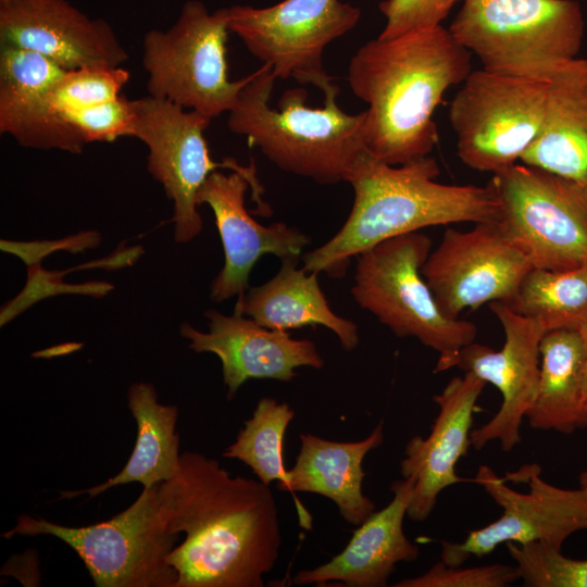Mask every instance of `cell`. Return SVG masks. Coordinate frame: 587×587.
<instances>
[{
    "label": "cell",
    "mask_w": 587,
    "mask_h": 587,
    "mask_svg": "<svg viewBox=\"0 0 587 587\" xmlns=\"http://www.w3.org/2000/svg\"><path fill=\"white\" fill-rule=\"evenodd\" d=\"M170 529L185 534L167 557L175 587H262L282 546L270 485L232 476L215 459L184 451L176 474L158 487Z\"/></svg>",
    "instance_id": "cell-1"
},
{
    "label": "cell",
    "mask_w": 587,
    "mask_h": 587,
    "mask_svg": "<svg viewBox=\"0 0 587 587\" xmlns=\"http://www.w3.org/2000/svg\"><path fill=\"white\" fill-rule=\"evenodd\" d=\"M472 53L442 25L377 37L352 55L348 80L365 110L367 151L390 165L426 157L438 142L434 112L472 72Z\"/></svg>",
    "instance_id": "cell-2"
},
{
    "label": "cell",
    "mask_w": 587,
    "mask_h": 587,
    "mask_svg": "<svg viewBox=\"0 0 587 587\" xmlns=\"http://www.w3.org/2000/svg\"><path fill=\"white\" fill-rule=\"evenodd\" d=\"M439 174L429 155L390 165L364 149L345 178L354 193L348 218L328 241L302 255L303 267L340 278L353 257L386 239L428 226L499 218L488 185L441 184Z\"/></svg>",
    "instance_id": "cell-3"
},
{
    "label": "cell",
    "mask_w": 587,
    "mask_h": 587,
    "mask_svg": "<svg viewBox=\"0 0 587 587\" xmlns=\"http://www.w3.org/2000/svg\"><path fill=\"white\" fill-rule=\"evenodd\" d=\"M276 76L263 64L250 74L236 107L228 112L227 126L243 136L282 171L319 184L345 180L364 150L365 111L348 114L337 98L338 85L324 95L322 108L305 105L308 92L286 90L274 109L270 105Z\"/></svg>",
    "instance_id": "cell-4"
},
{
    "label": "cell",
    "mask_w": 587,
    "mask_h": 587,
    "mask_svg": "<svg viewBox=\"0 0 587 587\" xmlns=\"http://www.w3.org/2000/svg\"><path fill=\"white\" fill-rule=\"evenodd\" d=\"M448 29L483 68L548 83L577 58L585 23L575 0H463Z\"/></svg>",
    "instance_id": "cell-5"
},
{
    "label": "cell",
    "mask_w": 587,
    "mask_h": 587,
    "mask_svg": "<svg viewBox=\"0 0 587 587\" xmlns=\"http://www.w3.org/2000/svg\"><path fill=\"white\" fill-rule=\"evenodd\" d=\"M158 487L142 488L127 509L103 522L73 527L21 514L2 537L60 539L76 552L96 587H175L177 574L167 557L180 535L162 516Z\"/></svg>",
    "instance_id": "cell-6"
},
{
    "label": "cell",
    "mask_w": 587,
    "mask_h": 587,
    "mask_svg": "<svg viewBox=\"0 0 587 587\" xmlns=\"http://www.w3.org/2000/svg\"><path fill=\"white\" fill-rule=\"evenodd\" d=\"M430 248V238L420 230L373 246L357 257L351 292L395 335L414 337L444 358L473 342L477 327L439 310L422 275Z\"/></svg>",
    "instance_id": "cell-7"
},
{
    "label": "cell",
    "mask_w": 587,
    "mask_h": 587,
    "mask_svg": "<svg viewBox=\"0 0 587 587\" xmlns=\"http://www.w3.org/2000/svg\"><path fill=\"white\" fill-rule=\"evenodd\" d=\"M228 8L210 12L188 0L166 30L150 29L142 40V66L148 91L212 120L237 104L248 76L230 80L226 40Z\"/></svg>",
    "instance_id": "cell-8"
},
{
    "label": "cell",
    "mask_w": 587,
    "mask_h": 587,
    "mask_svg": "<svg viewBox=\"0 0 587 587\" xmlns=\"http://www.w3.org/2000/svg\"><path fill=\"white\" fill-rule=\"evenodd\" d=\"M500 207L498 222L534 267L587 265V187L530 165L513 164L487 184Z\"/></svg>",
    "instance_id": "cell-9"
},
{
    "label": "cell",
    "mask_w": 587,
    "mask_h": 587,
    "mask_svg": "<svg viewBox=\"0 0 587 587\" xmlns=\"http://www.w3.org/2000/svg\"><path fill=\"white\" fill-rule=\"evenodd\" d=\"M502 509L499 519L471 530L464 540H441V561L463 565L483 558L499 545L545 542L557 549L574 533L587 530V489H564L541 477L537 463H527L499 477L480 465L473 479Z\"/></svg>",
    "instance_id": "cell-10"
},
{
    "label": "cell",
    "mask_w": 587,
    "mask_h": 587,
    "mask_svg": "<svg viewBox=\"0 0 587 587\" xmlns=\"http://www.w3.org/2000/svg\"><path fill=\"white\" fill-rule=\"evenodd\" d=\"M133 137L148 148V171L174 203V236L186 243L202 230L197 193L217 167L245 174L253 184L252 197L259 211L268 207L261 199L263 188L255 166L240 165L233 158L215 162L210 155L204 130L211 120L168 100L150 95L130 100Z\"/></svg>",
    "instance_id": "cell-11"
},
{
    "label": "cell",
    "mask_w": 587,
    "mask_h": 587,
    "mask_svg": "<svg viewBox=\"0 0 587 587\" xmlns=\"http://www.w3.org/2000/svg\"><path fill=\"white\" fill-rule=\"evenodd\" d=\"M546 93L547 83L472 71L449 108L459 159L492 174L521 161L541 129Z\"/></svg>",
    "instance_id": "cell-12"
},
{
    "label": "cell",
    "mask_w": 587,
    "mask_h": 587,
    "mask_svg": "<svg viewBox=\"0 0 587 587\" xmlns=\"http://www.w3.org/2000/svg\"><path fill=\"white\" fill-rule=\"evenodd\" d=\"M361 10L340 0H283L267 8H228V28L276 78L311 84L324 93L335 84L323 52L353 29Z\"/></svg>",
    "instance_id": "cell-13"
},
{
    "label": "cell",
    "mask_w": 587,
    "mask_h": 587,
    "mask_svg": "<svg viewBox=\"0 0 587 587\" xmlns=\"http://www.w3.org/2000/svg\"><path fill=\"white\" fill-rule=\"evenodd\" d=\"M533 267L497 220L475 223L469 230L447 228L422 275L444 315L459 319L465 309L509 302Z\"/></svg>",
    "instance_id": "cell-14"
},
{
    "label": "cell",
    "mask_w": 587,
    "mask_h": 587,
    "mask_svg": "<svg viewBox=\"0 0 587 587\" xmlns=\"http://www.w3.org/2000/svg\"><path fill=\"white\" fill-rule=\"evenodd\" d=\"M504 332V344L494 350L471 342L452 355L439 358L435 373L458 367L471 372L486 384L494 385L502 396L497 413L484 425L471 432V442L480 450L498 440L504 452L521 444V425L532 407L540 372V340L546 333L536 321L513 311L502 301L489 303Z\"/></svg>",
    "instance_id": "cell-15"
},
{
    "label": "cell",
    "mask_w": 587,
    "mask_h": 587,
    "mask_svg": "<svg viewBox=\"0 0 587 587\" xmlns=\"http://www.w3.org/2000/svg\"><path fill=\"white\" fill-rule=\"evenodd\" d=\"M1 47L38 52L65 71L122 66L128 53L112 26L67 0L0 2Z\"/></svg>",
    "instance_id": "cell-16"
},
{
    "label": "cell",
    "mask_w": 587,
    "mask_h": 587,
    "mask_svg": "<svg viewBox=\"0 0 587 587\" xmlns=\"http://www.w3.org/2000/svg\"><path fill=\"white\" fill-rule=\"evenodd\" d=\"M249 177L239 172H213L197 193V203L208 204L224 249V265L211 284L210 297L222 302L237 296L240 301L249 289V277L254 264L264 254H274L282 261L299 260L310 243L307 235L283 222L264 226L257 222L245 205Z\"/></svg>",
    "instance_id": "cell-17"
},
{
    "label": "cell",
    "mask_w": 587,
    "mask_h": 587,
    "mask_svg": "<svg viewBox=\"0 0 587 587\" xmlns=\"http://www.w3.org/2000/svg\"><path fill=\"white\" fill-rule=\"evenodd\" d=\"M209 332L189 323L180 326V335L197 353L215 354L222 364L227 398L232 399L248 379L290 382L296 369H321L324 360L313 341L294 339L287 330L271 329L250 317L235 313L225 315L208 310Z\"/></svg>",
    "instance_id": "cell-18"
},
{
    "label": "cell",
    "mask_w": 587,
    "mask_h": 587,
    "mask_svg": "<svg viewBox=\"0 0 587 587\" xmlns=\"http://www.w3.org/2000/svg\"><path fill=\"white\" fill-rule=\"evenodd\" d=\"M485 385L471 372L451 378L433 398L439 411L428 436L416 435L408 441L400 467L403 478L413 479L410 520L425 521L440 492L464 480L457 475L455 464L472 446L473 415Z\"/></svg>",
    "instance_id": "cell-19"
},
{
    "label": "cell",
    "mask_w": 587,
    "mask_h": 587,
    "mask_svg": "<svg viewBox=\"0 0 587 587\" xmlns=\"http://www.w3.org/2000/svg\"><path fill=\"white\" fill-rule=\"evenodd\" d=\"M65 72L38 52L1 47L0 132L23 147L82 153L85 141L49 97Z\"/></svg>",
    "instance_id": "cell-20"
},
{
    "label": "cell",
    "mask_w": 587,
    "mask_h": 587,
    "mask_svg": "<svg viewBox=\"0 0 587 587\" xmlns=\"http://www.w3.org/2000/svg\"><path fill=\"white\" fill-rule=\"evenodd\" d=\"M391 501L374 512L354 530L346 548L328 562L302 570L297 585H326L339 582L349 587H384L397 563L419 558V547L403 532V520L413 494V479L392 483Z\"/></svg>",
    "instance_id": "cell-21"
},
{
    "label": "cell",
    "mask_w": 587,
    "mask_h": 587,
    "mask_svg": "<svg viewBox=\"0 0 587 587\" xmlns=\"http://www.w3.org/2000/svg\"><path fill=\"white\" fill-rule=\"evenodd\" d=\"M521 161L587 187V59H573L547 83L541 129Z\"/></svg>",
    "instance_id": "cell-22"
},
{
    "label": "cell",
    "mask_w": 587,
    "mask_h": 587,
    "mask_svg": "<svg viewBox=\"0 0 587 587\" xmlns=\"http://www.w3.org/2000/svg\"><path fill=\"white\" fill-rule=\"evenodd\" d=\"M300 450L288 470L289 492H312L330 499L341 517L359 526L375 512V503L363 494L365 455L384 439L380 422L359 441H334L300 434Z\"/></svg>",
    "instance_id": "cell-23"
},
{
    "label": "cell",
    "mask_w": 587,
    "mask_h": 587,
    "mask_svg": "<svg viewBox=\"0 0 587 587\" xmlns=\"http://www.w3.org/2000/svg\"><path fill=\"white\" fill-rule=\"evenodd\" d=\"M298 260H283L277 274L265 284L247 290L236 302L235 313L248 316L271 329H297L322 325L330 329L344 349L359 344L354 322L337 315L317 282V274L297 267Z\"/></svg>",
    "instance_id": "cell-24"
},
{
    "label": "cell",
    "mask_w": 587,
    "mask_h": 587,
    "mask_svg": "<svg viewBox=\"0 0 587 587\" xmlns=\"http://www.w3.org/2000/svg\"><path fill=\"white\" fill-rule=\"evenodd\" d=\"M127 404L136 421L137 436L124 467L105 482L80 490L61 491L59 499L78 496L95 498L125 484L139 483L152 487L172 478L180 462L179 434L176 432L178 408L158 401L149 383H135L127 390Z\"/></svg>",
    "instance_id": "cell-25"
},
{
    "label": "cell",
    "mask_w": 587,
    "mask_h": 587,
    "mask_svg": "<svg viewBox=\"0 0 587 587\" xmlns=\"http://www.w3.org/2000/svg\"><path fill=\"white\" fill-rule=\"evenodd\" d=\"M584 350L577 328L548 330L540 340L536 396L525 417L535 429L571 434L587 427Z\"/></svg>",
    "instance_id": "cell-26"
},
{
    "label": "cell",
    "mask_w": 587,
    "mask_h": 587,
    "mask_svg": "<svg viewBox=\"0 0 587 587\" xmlns=\"http://www.w3.org/2000/svg\"><path fill=\"white\" fill-rule=\"evenodd\" d=\"M504 303L546 332L577 328L587 319V265L564 271L533 267Z\"/></svg>",
    "instance_id": "cell-27"
},
{
    "label": "cell",
    "mask_w": 587,
    "mask_h": 587,
    "mask_svg": "<svg viewBox=\"0 0 587 587\" xmlns=\"http://www.w3.org/2000/svg\"><path fill=\"white\" fill-rule=\"evenodd\" d=\"M295 411L285 402L261 398L237 434L236 440L223 452V457L248 465L266 485L278 483V489L288 486V470L284 461V438Z\"/></svg>",
    "instance_id": "cell-28"
},
{
    "label": "cell",
    "mask_w": 587,
    "mask_h": 587,
    "mask_svg": "<svg viewBox=\"0 0 587 587\" xmlns=\"http://www.w3.org/2000/svg\"><path fill=\"white\" fill-rule=\"evenodd\" d=\"M505 545L525 586L587 587V559H571L540 541Z\"/></svg>",
    "instance_id": "cell-29"
},
{
    "label": "cell",
    "mask_w": 587,
    "mask_h": 587,
    "mask_svg": "<svg viewBox=\"0 0 587 587\" xmlns=\"http://www.w3.org/2000/svg\"><path fill=\"white\" fill-rule=\"evenodd\" d=\"M129 79L122 66H88L66 71L49 91L51 103L62 112L87 108L120 97Z\"/></svg>",
    "instance_id": "cell-30"
},
{
    "label": "cell",
    "mask_w": 587,
    "mask_h": 587,
    "mask_svg": "<svg viewBox=\"0 0 587 587\" xmlns=\"http://www.w3.org/2000/svg\"><path fill=\"white\" fill-rule=\"evenodd\" d=\"M520 579L515 566L492 563L480 566L463 567L448 565L441 560L425 573L404 578L396 587H507Z\"/></svg>",
    "instance_id": "cell-31"
},
{
    "label": "cell",
    "mask_w": 587,
    "mask_h": 587,
    "mask_svg": "<svg viewBox=\"0 0 587 587\" xmlns=\"http://www.w3.org/2000/svg\"><path fill=\"white\" fill-rule=\"evenodd\" d=\"M85 143L112 142L121 137H133L130 100L117 97L87 108L62 112Z\"/></svg>",
    "instance_id": "cell-32"
},
{
    "label": "cell",
    "mask_w": 587,
    "mask_h": 587,
    "mask_svg": "<svg viewBox=\"0 0 587 587\" xmlns=\"http://www.w3.org/2000/svg\"><path fill=\"white\" fill-rule=\"evenodd\" d=\"M460 0H384L378 8L386 18L379 38L390 39L402 34L441 25Z\"/></svg>",
    "instance_id": "cell-33"
},
{
    "label": "cell",
    "mask_w": 587,
    "mask_h": 587,
    "mask_svg": "<svg viewBox=\"0 0 587 587\" xmlns=\"http://www.w3.org/2000/svg\"><path fill=\"white\" fill-rule=\"evenodd\" d=\"M577 330L579 333L584 350L583 394L587 401V319L578 325Z\"/></svg>",
    "instance_id": "cell-34"
},
{
    "label": "cell",
    "mask_w": 587,
    "mask_h": 587,
    "mask_svg": "<svg viewBox=\"0 0 587 587\" xmlns=\"http://www.w3.org/2000/svg\"><path fill=\"white\" fill-rule=\"evenodd\" d=\"M579 485L580 487L587 489V471L580 473Z\"/></svg>",
    "instance_id": "cell-35"
},
{
    "label": "cell",
    "mask_w": 587,
    "mask_h": 587,
    "mask_svg": "<svg viewBox=\"0 0 587 587\" xmlns=\"http://www.w3.org/2000/svg\"><path fill=\"white\" fill-rule=\"evenodd\" d=\"M2 1H5V0H0V2H2Z\"/></svg>",
    "instance_id": "cell-36"
},
{
    "label": "cell",
    "mask_w": 587,
    "mask_h": 587,
    "mask_svg": "<svg viewBox=\"0 0 587 587\" xmlns=\"http://www.w3.org/2000/svg\"><path fill=\"white\" fill-rule=\"evenodd\" d=\"M586 407H587V401H586Z\"/></svg>",
    "instance_id": "cell-37"
}]
</instances>
